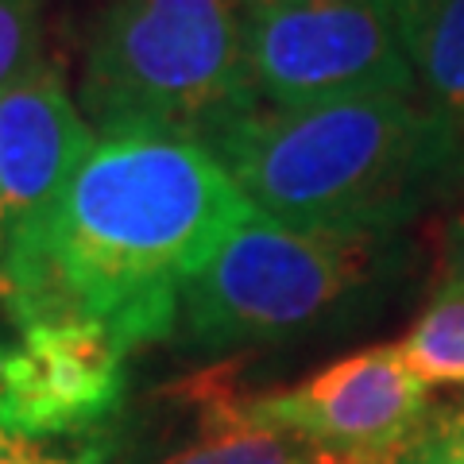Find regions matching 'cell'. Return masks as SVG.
<instances>
[{
    "instance_id": "6da1fadb",
    "label": "cell",
    "mask_w": 464,
    "mask_h": 464,
    "mask_svg": "<svg viewBox=\"0 0 464 464\" xmlns=\"http://www.w3.org/2000/svg\"><path fill=\"white\" fill-rule=\"evenodd\" d=\"M256 209L217 155L163 128L101 132L63 198L0 256L8 317L90 322L136 353L182 317V290Z\"/></svg>"
},
{
    "instance_id": "7a4b0ae2",
    "label": "cell",
    "mask_w": 464,
    "mask_h": 464,
    "mask_svg": "<svg viewBox=\"0 0 464 464\" xmlns=\"http://www.w3.org/2000/svg\"><path fill=\"white\" fill-rule=\"evenodd\" d=\"M460 132L414 93L240 109L198 143L248 206L295 228L383 240L460 163Z\"/></svg>"
},
{
    "instance_id": "3957f363",
    "label": "cell",
    "mask_w": 464,
    "mask_h": 464,
    "mask_svg": "<svg viewBox=\"0 0 464 464\" xmlns=\"http://www.w3.org/2000/svg\"><path fill=\"white\" fill-rule=\"evenodd\" d=\"M256 97L237 0H112L82 74V105L101 132L201 140Z\"/></svg>"
},
{
    "instance_id": "277c9868",
    "label": "cell",
    "mask_w": 464,
    "mask_h": 464,
    "mask_svg": "<svg viewBox=\"0 0 464 464\" xmlns=\"http://www.w3.org/2000/svg\"><path fill=\"white\" fill-rule=\"evenodd\" d=\"M375 267V240L252 213L186 283V337L201 348L306 337L353 310Z\"/></svg>"
},
{
    "instance_id": "5b68a950",
    "label": "cell",
    "mask_w": 464,
    "mask_h": 464,
    "mask_svg": "<svg viewBox=\"0 0 464 464\" xmlns=\"http://www.w3.org/2000/svg\"><path fill=\"white\" fill-rule=\"evenodd\" d=\"M256 93L279 109L414 93V66L391 0H275L244 12Z\"/></svg>"
},
{
    "instance_id": "8992f818",
    "label": "cell",
    "mask_w": 464,
    "mask_h": 464,
    "mask_svg": "<svg viewBox=\"0 0 464 464\" xmlns=\"http://www.w3.org/2000/svg\"><path fill=\"white\" fill-rule=\"evenodd\" d=\"M244 414L356 464H391L430 426V387L399 344H372L279 395L240 399Z\"/></svg>"
},
{
    "instance_id": "52a82bcc",
    "label": "cell",
    "mask_w": 464,
    "mask_h": 464,
    "mask_svg": "<svg viewBox=\"0 0 464 464\" xmlns=\"http://www.w3.org/2000/svg\"><path fill=\"white\" fill-rule=\"evenodd\" d=\"M124 360L90 322L24 325L0 360V430L47 441L101 426L124 399Z\"/></svg>"
},
{
    "instance_id": "ba28073f",
    "label": "cell",
    "mask_w": 464,
    "mask_h": 464,
    "mask_svg": "<svg viewBox=\"0 0 464 464\" xmlns=\"http://www.w3.org/2000/svg\"><path fill=\"white\" fill-rule=\"evenodd\" d=\"M93 132L78 116L58 66L0 93V232L27 228L47 213L93 151Z\"/></svg>"
},
{
    "instance_id": "9c48e42d",
    "label": "cell",
    "mask_w": 464,
    "mask_h": 464,
    "mask_svg": "<svg viewBox=\"0 0 464 464\" xmlns=\"http://www.w3.org/2000/svg\"><path fill=\"white\" fill-rule=\"evenodd\" d=\"M167 464H356L286 430L264 426L244 414L240 399L213 395L206 430Z\"/></svg>"
},
{
    "instance_id": "30bf717a",
    "label": "cell",
    "mask_w": 464,
    "mask_h": 464,
    "mask_svg": "<svg viewBox=\"0 0 464 464\" xmlns=\"http://www.w3.org/2000/svg\"><path fill=\"white\" fill-rule=\"evenodd\" d=\"M402 43L426 105L464 136V0H422L402 24Z\"/></svg>"
},
{
    "instance_id": "8fae6325",
    "label": "cell",
    "mask_w": 464,
    "mask_h": 464,
    "mask_svg": "<svg viewBox=\"0 0 464 464\" xmlns=\"http://www.w3.org/2000/svg\"><path fill=\"white\" fill-rule=\"evenodd\" d=\"M399 348L426 387L464 391V290L441 283Z\"/></svg>"
},
{
    "instance_id": "7c38bea8",
    "label": "cell",
    "mask_w": 464,
    "mask_h": 464,
    "mask_svg": "<svg viewBox=\"0 0 464 464\" xmlns=\"http://www.w3.org/2000/svg\"><path fill=\"white\" fill-rule=\"evenodd\" d=\"M43 0H0V93L43 70Z\"/></svg>"
},
{
    "instance_id": "4fadbf2b",
    "label": "cell",
    "mask_w": 464,
    "mask_h": 464,
    "mask_svg": "<svg viewBox=\"0 0 464 464\" xmlns=\"http://www.w3.org/2000/svg\"><path fill=\"white\" fill-rule=\"evenodd\" d=\"M0 464H101V457L97 453L58 457L43 441H32V438H20V433L0 430Z\"/></svg>"
},
{
    "instance_id": "5bb4252c",
    "label": "cell",
    "mask_w": 464,
    "mask_h": 464,
    "mask_svg": "<svg viewBox=\"0 0 464 464\" xmlns=\"http://www.w3.org/2000/svg\"><path fill=\"white\" fill-rule=\"evenodd\" d=\"M391 464H464V460L457 457V449L445 441V433L430 422L422 438H418L414 445H406Z\"/></svg>"
},
{
    "instance_id": "9a60e30c",
    "label": "cell",
    "mask_w": 464,
    "mask_h": 464,
    "mask_svg": "<svg viewBox=\"0 0 464 464\" xmlns=\"http://www.w3.org/2000/svg\"><path fill=\"white\" fill-rule=\"evenodd\" d=\"M441 283L464 290V213H457L441 232Z\"/></svg>"
},
{
    "instance_id": "2e32d148",
    "label": "cell",
    "mask_w": 464,
    "mask_h": 464,
    "mask_svg": "<svg viewBox=\"0 0 464 464\" xmlns=\"http://www.w3.org/2000/svg\"><path fill=\"white\" fill-rule=\"evenodd\" d=\"M433 426L445 433V441L453 445V449H457V457L464 460V406H460V411H453V414H445L441 422H433Z\"/></svg>"
},
{
    "instance_id": "e0dca14e",
    "label": "cell",
    "mask_w": 464,
    "mask_h": 464,
    "mask_svg": "<svg viewBox=\"0 0 464 464\" xmlns=\"http://www.w3.org/2000/svg\"><path fill=\"white\" fill-rule=\"evenodd\" d=\"M418 5H422V0H391V8H395V16H399V27L414 16V8H418Z\"/></svg>"
},
{
    "instance_id": "ac0fdd59",
    "label": "cell",
    "mask_w": 464,
    "mask_h": 464,
    "mask_svg": "<svg viewBox=\"0 0 464 464\" xmlns=\"http://www.w3.org/2000/svg\"><path fill=\"white\" fill-rule=\"evenodd\" d=\"M237 5H240V12H256V8L275 5V0H237Z\"/></svg>"
},
{
    "instance_id": "d6986e66",
    "label": "cell",
    "mask_w": 464,
    "mask_h": 464,
    "mask_svg": "<svg viewBox=\"0 0 464 464\" xmlns=\"http://www.w3.org/2000/svg\"><path fill=\"white\" fill-rule=\"evenodd\" d=\"M0 256H5V232H0Z\"/></svg>"
}]
</instances>
